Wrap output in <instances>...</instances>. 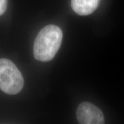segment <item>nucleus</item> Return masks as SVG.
Returning <instances> with one entry per match:
<instances>
[{"label": "nucleus", "mask_w": 124, "mask_h": 124, "mask_svg": "<svg viewBox=\"0 0 124 124\" xmlns=\"http://www.w3.org/2000/svg\"><path fill=\"white\" fill-rule=\"evenodd\" d=\"M63 32L55 25L43 28L37 35L34 42L33 54L36 60L48 62L53 59L61 46Z\"/></svg>", "instance_id": "1"}, {"label": "nucleus", "mask_w": 124, "mask_h": 124, "mask_svg": "<svg viewBox=\"0 0 124 124\" xmlns=\"http://www.w3.org/2000/svg\"><path fill=\"white\" fill-rule=\"evenodd\" d=\"M24 78L16 66L8 59H0V90L15 95L24 87Z\"/></svg>", "instance_id": "2"}, {"label": "nucleus", "mask_w": 124, "mask_h": 124, "mask_svg": "<svg viewBox=\"0 0 124 124\" xmlns=\"http://www.w3.org/2000/svg\"><path fill=\"white\" fill-rule=\"evenodd\" d=\"M77 117L78 121L81 124H105L103 113L98 108L90 102H82L79 105Z\"/></svg>", "instance_id": "3"}, {"label": "nucleus", "mask_w": 124, "mask_h": 124, "mask_svg": "<svg viewBox=\"0 0 124 124\" xmlns=\"http://www.w3.org/2000/svg\"><path fill=\"white\" fill-rule=\"evenodd\" d=\"M100 1V0H71V7L78 15H89L97 9Z\"/></svg>", "instance_id": "4"}, {"label": "nucleus", "mask_w": 124, "mask_h": 124, "mask_svg": "<svg viewBox=\"0 0 124 124\" xmlns=\"http://www.w3.org/2000/svg\"><path fill=\"white\" fill-rule=\"evenodd\" d=\"M8 0H0V16L2 15L6 11Z\"/></svg>", "instance_id": "5"}]
</instances>
